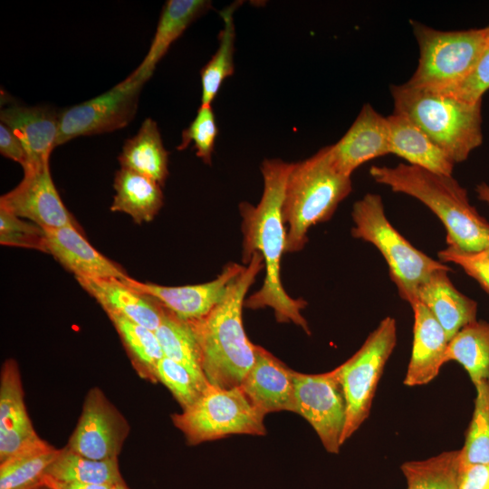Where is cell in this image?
<instances>
[{
  "mask_svg": "<svg viewBox=\"0 0 489 489\" xmlns=\"http://www.w3.org/2000/svg\"><path fill=\"white\" fill-rule=\"evenodd\" d=\"M292 166V163L279 158L264 159L261 165L264 190L260 202L256 206L242 202L239 206L243 262L248 264L257 253L263 257L265 268L262 287L244 300V306L253 310L270 307L278 322H292L310 334L308 323L301 313L306 301L292 298L281 280V260L286 247L282 207Z\"/></svg>",
  "mask_w": 489,
  "mask_h": 489,
  "instance_id": "obj_1",
  "label": "cell"
},
{
  "mask_svg": "<svg viewBox=\"0 0 489 489\" xmlns=\"http://www.w3.org/2000/svg\"><path fill=\"white\" fill-rule=\"evenodd\" d=\"M264 268L263 257L254 254L231 282L224 299L204 317L187 321L200 348L203 371L212 386H240L254 362L255 345L245 334L242 312L246 292Z\"/></svg>",
  "mask_w": 489,
  "mask_h": 489,
  "instance_id": "obj_2",
  "label": "cell"
},
{
  "mask_svg": "<svg viewBox=\"0 0 489 489\" xmlns=\"http://www.w3.org/2000/svg\"><path fill=\"white\" fill-rule=\"evenodd\" d=\"M369 174L393 192L408 195L426 205L443 223L448 247L470 253L487 247L489 223L470 204L465 188L452 175L405 163L373 166Z\"/></svg>",
  "mask_w": 489,
  "mask_h": 489,
  "instance_id": "obj_3",
  "label": "cell"
},
{
  "mask_svg": "<svg viewBox=\"0 0 489 489\" xmlns=\"http://www.w3.org/2000/svg\"><path fill=\"white\" fill-rule=\"evenodd\" d=\"M351 178L333 165L329 146L312 157L292 163L282 207L286 230L285 252L301 251L309 229L331 218L351 192Z\"/></svg>",
  "mask_w": 489,
  "mask_h": 489,
  "instance_id": "obj_4",
  "label": "cell"
},
{
  "mask_svg": "<svg viewBox=\"0 0 489 489\" xmlns=\"http://www.w3.org/2000/svg\"><path fill=\"white\" fill-rule=\"evenodd\" d=\"M394 111L421 129L454 163L465 161L483 142L482 101L403 84L390 85Z\"/></svg>",
  "mask_w": 489,
  "mask_h": 489,
  "instance_id": "obj_5",
  "label": "cell"
},
{
  "mask_svg": "<svg viewBox=\"0 0 489 489\" xmlns=\"http://www.w3.org/2000/svg\"><path fill=\"white\" fill-rule=\"evenodd\" d=\"M351 235L373 244L385 259L399 296L410 302L436 271L449 268L413 246L388 221L381 197L367 193L352 206Z\"/></svg>",
  "mask_w": 489,
  "mask_h": 489,
  "instance_id": "obj_6",
  "label": "cell"
},
{
  "mask_svg": "<svg viewBox=\"0 0 489 489\" xmlns=\"http://www.w3.org/2000/svg\"><path fill=\"white\" fill-rule=\"evenodd\" d=\"M418 44L417 67L408 85L443 91L465 80L489 47L484 28L440 31L412 22Z\"/></svg>",
  "mask_w": 489,
  "mask_h": 489,
  "instance_id": "obj_7",
  "label": "cell"
},
{
  "mask_svg": "<svg viewBox=\"0 0 489 489\" xmlns=\"http://www.w3.org/2000/svg\"><path fill=\"white\" fill-rule=\"evenodd\" d=\"M264 417L240 386L221 388L212 385L191 406L171 415L175 427L192 446L235 434L264 436Z\"/></svg>",
  "mask_w": 489,
  "mask_h": 489,
  "instance_id": "obj_8",
  "label": "cell"
},
{
  "mask_svg": "<svg viewBox=\"0 0 489 489\" xmlns=\"http://www.w3.org/2000/svg\"><path fill=\"white\" fill-rule=\"evenodd\" d=\"M396 343V321L388 316L367 337L359 350L335 368L346 404L341 445L369 416L377 386Z\"/></svg>",
  "mask_w": 489,
  "mask_h": 489,
  "instance_id": "obj_9",
  "label": "cell"
},
{
  "mask_svg": "<svg viewBox=\"0 0 489 489\" xmlns=\"http://www.w3.org/2000/svg\"><path fill=\"white\" fill-rule=\"evenodd\" d=\"M145 82L129 74L106 92L59 112L56 146L82 136L111 132L136 115Z\"/></svg>",
  "mask_w": 489,
  "mask_h": 489,
  "instance_id": "obj_10",
  "label": "cell"
},
{
  "mask_svg": "<svg viewBox=\"0 0 489 489\" xmlns=\"http://www.w3.org/2000/svg\"><path fill=\"white\" fill-rule=\"evenodd\" d=\"M295 412L315 430L325 450L338 454L346 404L336 369L321 374L294 373Z\"/></svg>",
  "mask_w": 489,
  "mask_h": 489,
  "instance_id": "obj_11",
  "label": "cell"
},
{
  "mask_svg": "<svg viewBox=\"0 0 489 489\" xmlns=\"http://www.w3.org/2000/svg\"><path fill=\"white\" fill-rule=\"evenodd\" d=\"M129 426L122 414L99 388L85 396L76 427L67 447L82 456L106 460L118 458Z\"/></svg>",
  "mask_w": 489,
  "mask_h": 489,
  "instance_id": "obj_12",
  "label": "cell"
},
{
  "mask_svg": "<svg viewBox=\"0 0 489 489\" xmlns=\"http://www.w3.org/2000/svg\"><path fill=\"white\" fill-rule=\"evenodd\" d=\"M22 181L0 197V207L44 230L77 226L53 181L49 163L24 171Z\"/></svg>",
  "mask_w": 489,
  "mask_h": 489,
  "instance_id": "obj_13",
  "label": "cell"
},
{
  "mask_svg": "<svg viewBox=\"0 0 489 489\" xmlns=\"http://www.w3.org/2000/svg\"><path fill=\"white\" fill-rule=\"evenodd\" d=\"M244 266L228 264L214 280L191 285L164 286L152 283H141L130 278L123 279L141 293L153 298L162 307L178 318L193 321L206 315L225 296L231 282Z\"/></svg>",
  "mask_w": 489,
  "mask_h": 489,
  "instance_id": "obj_14",
  "label": "cell"
},
{
  "mask_svg": "<svg viewBox=\"0 0 489 489\" xmlns=\"http://www.w3.org/2000/svg\"><path fill=\"white\" fill-rule=\"evenodd\" d=\"M329 149L335 168L351 177L353 171L365 162L390 154L387 117L369 103L364 104L347 132Z\"/></svg>",
  "mask_w": 489,
  "mask_h": 489,
  "instance_id": "obj_15",
  "label": "cell"
},
{
  "mask_svg": "<svg viewBox=\"0 0 489 489\" xmlns=\"http://www.w3.org/2000/svg\"><path fill=\"white\" fill-rule=\"evenodd\" d=\"M294 373L265 349L255 345L254 362L240 387L264 416L277 411L295 412Z\"/></svg>",
  "mask_w": 489,
  "mask_h": 489,
  "instance_id": "obj_16",
  "label": "cell"
},
{
  "mask_svg": "<svg viewBox=\"0 0 489 489\" xmlns=\"http://www.w3.org/2000/svg\"><path fill=\"white\" fill-rule=\"evenodd\" d=\"M18 363L6 360L0 377V462L42 439L26 410Z\"/></svg>",
  "mask_w": 489,
  "mask_h": 489,
  "instance_id": "obj_17",
  "label": "cell"
},
{
  "mask_svg": "<svg viewBox=\"0 0 489 489\" xmlns=\"http://www.w3.org/2000/svg\"><path fill=\"white\" fill-rule=\"evenodd\" d=\"M46 253L53 256L75 278L126 279L129 275L116 263L96 250L79 227L45 230Z\"/></svg>",
  "mask_w": 489,
  "mask_h": 489,
  "instance_id": "obj_18",
  "label": "cell"
},
{
  "mask_svg": "<svg viewBox=\"0 0 489 489\" xmlns=\"http://www.w3.org/2000/svg\"><path fill=\"white\" fill-rule=\"evenodd\" d=\"M1 122L8 126L23 143L28 157L24 171L49 163L56 146L59 112L46 105H10L0 112Z\"/></svg>",
  "mask_w": 489,
  "mask_h": 489,
  "instance_id": "obj_19",
  "label": "cell"
},
{
  "mask_svg": "<svg viewBox=\"0 0 489 489\" xmlns=\"http://www.w3.org/2000/svg\"><path fill=\"white\" fill-rule=\"evenodd\" d=\"M414 313L411 357L404 384L416 387L428 384L446 363L448 345L446 332L427 308L415 299L409 302Z\"/></svg>",
  "mask_w": 489,
  "mask_h": 489,
  "instance_id": "obj_20",
  "label": "cell"
},
{
  "mask_svg": "<svg viewBox=\"0 0 489 489\" xmlns=\"http://www.w3.org/2000/svg\"><path fill=\"white\" fill-rule=\"evenodd\" d=\"M103 308L139 325L155 331L160 322L164 308L153 298L141 293L124 280L117 278L76 279Z\"/></svg>",
  "mask_w": 489,
  "mask_h": 489,
  "instance_id": "obj_21",
  "label": "cell"
},
{
  "mask_svg": "<svg viewBox=\"0 0 489 489\" xmlns=\"http://www.w3.org/2000/svg\"><path fill=\"white\" fill-rule=\"evenodd\" d=\"M449 271L446 268L433 273L417 288L415 297L442 326L448 341L463 327L477 320V302L454 286Z\"/></svg>",
  "mask_w": 489,
  "mask_h": 489,
  "instance_id": "obj_22",
  "label": "cell"
},
{
  "mask_svg": "<svg viewBox=\"0 0 489 489\" xmlns=\"http://www.w3.org/2000/svg\"><path fill=\"white\" fill-rule=\"evenodd\" d=\"M211 7V2L206 0L167 1L163 5L149 49L140 64L130 74L144 82L149 81L171 44L196 19Z\"/></svg>",
  "mask_w": 489,
  "mask_h": 489,
  "instance_id": "obj_23",
  "label": "cell"
},
{
  "mask_svg": "<svg viewBox=\"0 0 489 489\" xmlns=\"http://www.w3.org/2000/svg\"><path fill=\"white\" fill-rule=\"evenodd\" d=\"M387 119L390 154L404 158L409 165L437 174L452 175L455 164L421 129L395 111Z\"/></svg>",
  "mask_w": 489,
  "mask_h": 489,
  "instance_id": "obj_24",
  "label": "cell"
},
{
  "mask_svg": "<svg viewBox=\"0 0 489 489\" xmlns=\"http://www.w3.org/2000/svg\"><path fill=\"white\" fill-rule=\"evenodd\" d=\"M160 187L148 177L120 168L114 177L110 210L129 215L136 224L150 222L163 206Z\"/></svg>",
  "mask_w": 489,
  "mask_h": 489,
  "instance_id": "obj_25",
  "label": "cell"
},
{
  "mask_svg": "<svg viewBox=\"0 0 489 489\" xmlns=\"http://www.w3.org/2000/svg\"><path fill=\"white\" fill-rule=\"evenodd\" d=\"M118 158L120 168L164 186L168 175V152L163 145L158 124L151 118L145 119L136 135L125 141Z\"/></svg>",
  "mask_w": 489,
  "mask_h": 489,
  "instance_id": "obj_26",
  "label": "cell"
},
{
  "mask_svg": "<svg viewBox=\"0 0 489 489\" xmlns=\"http://www.w3.org/2000/svg\"><path fill=\"white\" fill-rule=\"evenodd\" d=\"M61 449L40 439L0 462V489H44L48 468Z\"/></svg>",
  "mask_w": 489,
  "mask_h": 489,
  "instance_id": "obj_27",
  "label": "cell"
},
{
  "mask_svg": "<svg viewBox=\"0 0 489 489\" xmlns=\"http://www.w3.org/2000/svg\"><path fill=\"white\" fill-rule=\"evenodd\" d=\"M448 361L462 365L475 386L489 381V322L476 320L463 327L448 341Z\"/></svg>",
  "mask_w": 489,
  "mask_h": 489,
  "instance_id": "obj_28",
  "label": "cell"
},
{
  "mask_svg": "<svg viewBox=\"0 0 489 489\" xmlns=\"http://www.w3.org/2000/svg\"><path fill=\"white\" fill-rule=\"evenodd\" d=\"M155 334L165 357L184 366L200 381L208 383L202 368L200 348L189 321L164 308Z\"/></svg>",
  "mask_w": 489,
  "mask_h": 489,
  "instance_id": "obj_29",
  "label": "cell"
},
{
  "mask_svg": "<svg viewBox=\"0 0 489 489\" xmlns=\"http://www.w3.org/2000/svg\"><path fill=\"white\" fill-rule=\"evenodd\" d=\"M241 1L234 2L220 11L223 28L218 35L219 45L216 52L200 71L201 105H211L224 81L234 74L235 41L234 13L241 5Z\"/></svg>",
  "mask_w": 489,
  "mask_h": 489,
  "instance_id": "obj_30",
  "label": "cell"
},
{
  "mask_svg": "<svg viewBox=\"0 0 489 489\" xmlns=\"http://www.w3.org/2000/svg\"><path fill=\"white\" fill-rule=\"evenodd\" d=\"M59 482L114 485L123 480L118 458L95 460L70 450L61 452L47 471V476Z\"/></svg>",
  "mask_w": 489,
  "mask_h": 489,
  "instance_id": "obj_31",
  "label": "cell"
},
{
  "mask_svg": "<svg viewBox=\"0 0 489 489\" xmlns=\"http://www.w3.org/2000/svg\"><path fill=\"white\" fill-rule=\"evenodd\" d=\"M139 374L152 382L158 381L156 369L164 357L155 331L114 312H106Z\"/></svg>",
  "mask_w": 489,
  "mask_h": 489,
  "instance_id": "obj_32",
  "label": "cell"
},
{
  "mask_svg": "<svg viewBox=\"0 0 489 489\" xmlns=\"http://www.w3.org/2000/svg\"><path fill=\"white\" fill-rule=\"evenodd\" d=\"M460 449L401 465L406 489H459Z\"/></svg>",
  "mask_w": 489,
  "mask_h": 489,
  "instance_id": "obj_33",
  "label": "cell"
},
{
  "mask_svg": "<svg viewBox=\"0 0 489 489\" xmlns=\"http://www.w3.org/2000/svg\"><path fill=\"white\" fill-rule=\"evenodd\" d=\"M475 387V408L460 449V465L489 462V381Z\"/></svg>",
  "mask_w": 489,
  "mask_h": 489,
  "instance_id": "obj_34",
  "label": "cell"
},
{
  "mask_svg": "<svg viewBox=\"0 0 489 489\" xmlns=\"http://www.w3.org/2000/svg\"><path fill=\"white\" fill-rule=\"evenodd\" d=\"M158 381L172 393L182 409L195 403L210 385L197 379L181 364L163 357L156 369Z\"/></svg>",
  "mask_w": 489,
  "mask_h": 489,
  "instance_id": "obj_35",
  "label": "cell"
},
{
  "mask_svg": "<svg viewBox=\"0 0 489 489\" xmlns=\"http://www.w3.org/2000/svg\"><path fill=\"white\" fill-rule=\"evenodd\" d=\"M218 129L211 105H200L189 126L182 131L181 142L177 147L183 150L193 142L197 156L210 165Z\"/></svg>",
  "mask_w": 489,
  "mask_h": 489,
  "instance_id": "obj_36",
  "label": "cell"
},
{
  "mask_svg": "<svg viewBox=\"0 0 489 489\" xmlns=\"http://www.w3.org/2000/svg\"><path fill=\"white\" fill-rule=\"evenodd\" d=\"M0 244L46 253L45 230L0 207Z\"/></svg>",
  "mask_w": 489,
  "mask_h": 489,
  "instance_id": "obj_37",
  "label": "cell"
},
{
  "mask_svg": "<svg viewBox=\"0 0 489 489\" xmlns=\"http://www.w3.org/2000/svg\"><path fill=\"white\" fill-rule=\"evenodd\" d=\"M489 89V47L484 51L470 74L456 85L442 92L469 103L482 101Z\"/></svg>",
  "mask_w": 489,
  "mask_h": 489,
  "instance_id": "obj_38",
  "label": "cell"
},
{
  "mask_svg": "<svg viewBox=\"0 0 489 489\" xmlns=\"http://www.w3.org/2000/svg\"><path fill=\"white\" fill-rule=\"evenodd\" d=\"M440 262L459 265L489 294V256L484 252H464L446 247L437 254Z\"/></svg>",
  "mask_w": 489,
  "mask_h": 489,
  "instance_id": "obj_39",
  "label": "cell"
},
{
  "mask_svg": "<svg viewBox=\"0 0 489 489\" xmlns=\"http://www.w3.org/2000/svg\"><path fill=\"white\" fill-rule=\"evenodd\" d=\"M458 486L459 489H489V462L459 464Z\"/></svg>",
  "mask_w": 489,
  "mask_h": 489,
  "instance_id": "obj_40",
  "label": "cell"
},
{
  "mask_svg": "<svg viewBox=\"0 0 489 489\" xmlns=\"http://www.w3.org/2000/svg\"><path fill=\"white\" fill-rule=\"evenodd\" d=\"M0 153L2 156L19 163L24 169L28 163L26 150L14 131L0 123Z\"/></svg>",
  "mask_w": 489,
  "mask_h": 489,
  "instance_id": "obj_41",
  "label": "cell"
},
{
  "mask_svg": "<svg viewBox=\"0 0 489 489\" xmlns=\"http://www.w3.org/2000/svg\"><path fill=\"white\" fill-rule=\"evenodd\" d=\"M112 486L106 484H91L74 482H59L48 477H46L45 479V488L48 489H111Z\"/></svg>",
  "mask_w": 489,
  "mask_h": 489,
  "instance_id": "obj_42",
  "label": "cell"
},
{
  "mask_svg": "<svg viewBox=\"0 0 489 489\" xmlns=\"http://www.w3.org/2000/svg\"><path fill=\"white\" fill-rule=\"evenodd\" d=\"M476 192L479 199L489 204V186L487 184H480L476 187Z\"/></svg>",
  "mask_w": 489,
  "mask_h": 489,
  "instance_id": "obj_43",
  "label": "cell"
},
{
  "mask_svg": "<svg viewBox=\"0 0 489 489\" xmlns=\"http://www.w3.org/2000/svg\"><path fill=\"white\" fill-rule=\"evenodd\" d=\"M111 489H129V487L127 486V484H125L124 480L117 483L116 484H114Z\"/></svg>",
  "mask_w": 489,
  "mask_h": 489,
  "instance_id": "obj_44",
  "label": "cell"
},
{
  "mask_svg": "<svg viewBox=\"0 0 489 489\" xmlns=\"http://www.w3.org/2000/svg\"><path fill=\"white\" fill-rule=\"evenodd\" d=\"M484 252L489 256V244L487 247L484 250Z\"/></svg>",
  "mask_w": 489,
  "mask_h": 489,
  "instance_id": "obj_45",
  "label": "cell"
},
{
  "mask_svg": "<svg viewBox=\"0 0 489 489\" xmlns=\"http://www.w3.org/2000/svg\"><path fill=\"white\" fill-rule=\"evenodd\" d=\"M484 31H485L486 34H487V35H488V37H489V25H488V26H486V27H484Z\"/></svg>",
  "mask_w": 489,
  "mask_h": 489,
  "instance_id": "obj_46",
  "label": "cell"
},
{
  "mask_svg": "<svg viewBox=\"0 0 489 489\" xmlns=\"http://www.w3.org/2000/svg\"><path fill=\"white\" fill-rule=\"evenodd\" d=\"M44 489H48V488H44Z\"/></svg>",
  "mask_w": 489,
  "mask_h": 489,
  "instance_id": "obj_47",
  "label": "cell"
}]
</instances>
